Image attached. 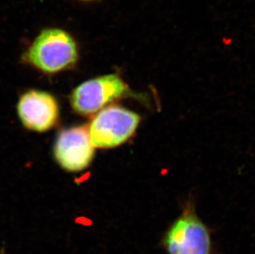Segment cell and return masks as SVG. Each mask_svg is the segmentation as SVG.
<instances>
[{"mask_svg": "<svg viewBox=\"0 0 255 254\" xmlns=\"http://www.w3.org/2000/svg\"><path fill=\"white\" fill-rule=\"evenodd\" d=\"M78 1H80V2H96V1H98V0H78Z\"/></svg>", "mask_w": 255, "mask_h": 254, "instance_id": "cell-7", "label": "cell"}, {"mask_svg": "<svg viewBox=\"0 0 255 254\" xmlns=\"http://www.w3.org/2000/svg\"><path fill=\"white\" fill-rule=\"evenodd\" d=\"M54 153L59 164L65 170H84L90 164L94 155V146L89 136V128L76 127L60 132Z\"/></svg>", "mask_w": 255, "mask_h": 254, "instance_id": "cell-5", "label": "cell"}, {"mask_svg": "<svg viewBox=\"0 0 255 254\" xmlns=\"http://www.w3.org/2000/svg\"><path fill=\"white\" fill-rule=\"evenodd\" d=\"M160 246L167 254H213L211 230L191 202L164 231Z\"/></svg>", "mask_w": 255, "mask_h": 254, "instance_id": "cell-2", "label": "cell"}, {"mask_svg": "<svg viewBox=\"0 0 255 254\" xmlns=\"http://www.w3.org/2000/svg\"><path fill=\"white\" fill-rule=\"evenodd\" d=\"M140 118L137 113L120 106H109L99 111L89 128L94 148H114L132 136Z\"/></svg>", "mask_w": 255, "mask_h": 254, "instance_id": "cell-3", "label": "cell"}, {"mask_svg": "<svg viewBox=\"0 0 255 254\" xmlns=\"http://www.w3.org/2000/svg\"><path fill=\"white\" fill-rule=\"evenodd\" d=\"M130 89L115 74L97 77L84 82L72 92L70 103L80 115H93L117 99L129 96Z\"/></svg>", "mask_w": 255, "mask_h": 254, "instance_id": "cell-4", "label": "cell"}, {"mask_svg": "<svg viewBox=\"0 0 255 254\" xmlns=\"http://www.w3.org/2000/svg\"><path fill=\"white\" fill-rule=\"evenodd\" d=\"M30 65L47 74H56L75 66L79 59L77 42L60 27H47L39 32L24 54Z\"/></svg>", "mask_w": 255, "mask_h": 254, "instance_id": "cell-1", "label": "cell"}, {"mask_svg": "<svg viewBox=\"0 0 255 254\" xmlns=\"http://www.w3.org/2000/svg\"><path fill=\"white\" fill-rule=\"evenodd\" d=\"M17 113L27 129L44 132L51 129L57 123L59 107L51 94L31 90L20 98Z\"/></svg>", "mask_w": 255, "mask_h": 254, "instance_id": "cell-6", "label": "cell"}]
</instances>
